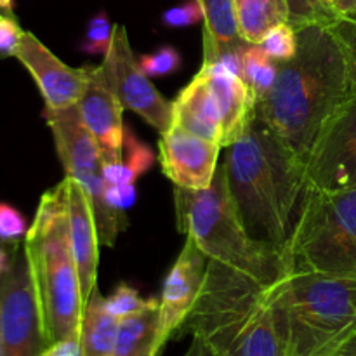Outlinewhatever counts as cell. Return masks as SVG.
Segmentation results:
<instances>
[{
    "instance_id": "cell-29",
    "label": "cell",
    "mask_w": 356,
    "mask_h": 356,
    "mask_svg": "<svg viewBox=\"0 0 356 356\" xmlns=\"http://www.w3.org/2000/svg\"><path fill=\"white\" fill-rule=\"evenodd\" d=\"M124 162L131 170L136 181L153 165V153L145 143L139 141L129 129H125L124 138Z\"/></svg>"
},
{
    "instance_id": "cell-9",
    "label": "cell",
    "mask_w": 356,
    "mask_h": 356,
    "mask_svg": "<svg viewBox=\"0 0 356 356\" xmlns=\"http://www.w3.org/2000/svg\"><path fill=\"white\" fill-rule=\"evenodd\" d=\"M101 66L124 110L134 111L159 134L172 125V101L165 99L141 70L124 24H115L110 49Z\"/></svg>"
},
{
    "instance_id": "cell-19",
    "label": "cell",
    "mask_w": 356,
    "mask_h": 356,
    "mask_svg": "<svg viewBox=\"0 0 356 356\" xmlns=\"http://www.w3.org/2000/svg\"><path fill=\"white\" fill-rule=\"evenodd\" d=\"M120 320L106 308V298L94 289L80 325V356H113Z\"/></svg>"
},
{
    "instance_id": "cell-38",
    "label": "cell",
    "mask_w": 356,
    "mask_h": 356,
    "mask_svg": "<svg viewBox=\"0 0 356 356\" xmlns=\"http://www.w3.org/2000/svg\"><path fill=\"white\" fill-rule=\"evenodd\" d=\"M341 17H350L356 14V0H330Z\"/></svg>"
},
{
    "instance_id": "cell-10",
    "label": "cell",
    "mask_w": 356,
    "mask_h": 356,
    "mask_svg": "<svg viewBox=\"0 0 356 356\" xmlns=\"http://www.w3.org/2000/svg\"><path fill=\"white\" fill-rule=\"evenodd\" d=\"M306 186L336 191L356 186V90L320 131L305 162Z\"/></svg>"
},
{
    "instance_id": "cell-34",
    "label": "cell",
    "mask_w": 356,
    "mask_h": 356,
    "mask_svg": "<svg viewBox=\"0 0 356 356\" xmlns=\"http://www.w3.org/2000/svg\"><path fill=\"white\" fill-rule=\"evenodd\" d=\"M108 204L117 211L125 212L136 200V188L134 184H120V186H110L106 184V191H104Z\"/></svg>"
},
{
    "instance_id": "cell-23",
    "label": "cell",
    "mask_w": 356,
    "mask_h": 356,
    "mask_svg": "<svg viewBox=\"0 0 356 356\" xmlns=\"http://www.w3.org/2000/svg\"><path fill=\"white\" fill-rule=\"evenodd\" d=\"M278 63L271 59L257 44H245L242 51V79L249 86L254 99L261 101L275 82Z\"/></svg>"
},
{
    "instance_id": "cell-1",
    "label": "cell",
    "mask_w": 356,
    "mask_h": 356,
    "mask_svg": "<svg viewBox=\"0 0 356 356\" xmlns=\"http://www.w3.org/2000/svg\"><path fill=\"white\" fill-rule=\"evenodd\" d=\"M355 92L346 49L336 30L309 26L298 31V52L278 63L270 92L256 113L306 162L320 131Z\"/></svg>"
},
{
    "instance_id": "cell-33",
    "label": "cell",
    "mask_w": 356,
    "mask_h": 356,
    "mask_svg": "<svg viewBox=\"0 0 356 356\" xmlns=\"http://www.w3.org/2000/svg\"><path fill=\"white\" fill-rule=\"evenodd\" d=\"M336 33L339 35L344 49H346L348 61H350L351 79H353V87L356 90V14L350 17H343L339 23L334 26Z\"/></svg>"
},
{
    "instance_id": "cell-28",
    "label": "cell",
    "mask_w": 356,
    "mask_h": 356,
    "mask_svg": "<svg viewBox=\"0 0 356 356\" xmlns=\"http://www.w3.org/2000/svg\"><path fill=\"white\" fill-rule=\"evenodd\" d=\"M113 30L115 24H111L106 13H99L90 17L82 42V51L92 56H104L110 49Z\"/></svg>"
},
{
    "instance_id": "cell-16",
    "label": "cell",
    "mask_w": 356,
    "mask_h": 356,
    "mask_svg": "<svg viewBox=\"0 0 356 356\" xmlns=\"http://www.w3.org/2000/svg\"><path fill=\"white\" fill-rule=\"evenodd\" d=\"M66 211H68L70 240L73 256L79 268L80 289L87 305L90 294L97 287V264H99V233L94 221L89 197L79 181L66 176Z\"/></svg>"
},
{
    "instance_id": "cell-13",
    "label": "cell",
    "mask_w": 356,
    "mask_h": 356,
    "mask_svg": "<svg viewBox=\"0 0 356 356\" xmlns=\"http://www.w3.org/2000/svg\"><path fill=\"white\" fill-rule=\"evenodd\" d=\"M14 58L30 72L44 97L45 108L61 110L73 106L86 92L89 66L72 68L65 65L30 31L23 33Z\"/></svg>"
},
{
    "instance_id": "cell-5",
    "label": "cell",
    "mask_w": 356,
    "mask_h": 356,
    "mask_svg": "<svg viewBox=\"0 0 356 356\" xmlns=\"http://www.w3.org/2000/svg\"><path fill=\"white\" fill-rule=\"evenodd\" d=\"M356 282L289 270L271 284L284 356H332L356 336Z\"/></svg>"
},
{
    "instance_id": "cell-17",
    "label": "cell",
    "mask_w": 356,
    "mask_h": 356,
    "mask_svg": "<svg viewBox=\"0 0 356 356\" xmlns=\"http://www.w3.org/2000/svg\"><path fill=\"white\" fill-rule=\"evenodd\" d=\"M200 70H204L209 76L221 117L222 148H226L243 134L247 124L256 113V99L240 75H235L219 65H202Z\"/></svg>"
},
{
    "instance_id": "cell-2",
    "label": "cell",
    "mask_w": 356,
    "mask_h": 356,
    "mask_svg": "<svg viewBox=\"0 0 356 356\" xmlns=\"http://www.w3.org/2000/svg\"><path fill=\"white\" fill-rule=\"evenodd\" d=\"M222 167L249 235L284 250L306 190L302 160L254 113Z\"/></svg>"
},
{
    "instance_id": "cell-42",
    "label": "cell",
    "mask_w": 356,
    "mask_h": 356,
    "mask_svg": "<svg viewBox=\"0 0 356 356\" xmlns=\"http://www.w3.org/2000/svg\"><path fill=\"white\" fill-rule=\"evenodd\" d=\"M0 356H2V344H0Z\"/></svg>"
},
{
    "instance_id": "cell-27",
    "label": "cell",
    "mask_w": 356,
    "mask_h": 356,
    "mask_svg": "<svg viewBox=\"0 0 356 356\" xmlns=\"http://www.w3.org/2000/svg\"><path fill=\"white\" fill-rule=\"evenodd\" d=\"M183 65L179 51L172 45H162L149 54L139 58V66L149 79H160L176 73Z\"/></svg>"
},
{
    "instance_id": "cell-35",
    "label": "cell",
    "mask_w": 356,
    "mask_h": 356,
    "mask_svg": "<svg viewBox=\"0 0 356 356\" xmlns=\"http://www.w3.org/2000/svg\"><path fill=\"white\" fill-rule=\"evenodd\" d=\"M38 356H80V339L68 337V339L56 341L49 344Z\"/></svg>"
},
{
    "instance_id": "cell-36",
    "label": "cell",
    "mask_w": 356,
    "mask_h": 356,
    "mask_svg": "<svg viewBox=\"0 0 356 356\" xmlns=\"http://www.w3.org/2000/svg\"><path fill=\"white\" fill-rule=\"evenodd\" d=\"M21 243H7L3 240H0V280L3 278V275L10 270L14 261V254H16L17 247Z\"/></svg>"
},
{
    "instance_id": "cell-30",
    "label": "cell",
    "mask_w": 356,
    "mask_h": 356,
    "mask_svg": "<svg viewBox=\"0 0 356 356\" xmlns=\"http://www.w3.org/2000/svg\"><path fill=\"white\" fill-rule=\"evenodd\" d=\"M24 216L13 205L0 202V240L7 243H19L28 233Z\"/></svg>"
},
{
    "instance_id": "cell-44",
    "label": "cell",
    "mask_w": 356,
    "mask_h": 356,
    "mask_svg": "<svg viewBox=\"0 0 356 356\" xmlns=\"http://www.w3.org/2000/svg\"><path fill=\"white\" fill-rule=\"evenodd\" d=\"M198 2H200V0H198Z\"/></svg>"
},
{
    "instance_id": "cell-37",
    "label": "cell",
    "mask_w": 356,
    "mask_h": 356,
    "mask_svg": "<svg viewBox=\"0 0 356 356\" xmlns=\"http://www.w3.org/2000/svg\"><path fill=\"white\" fill-rule=\"evenodd\" d=\"M183 356H214L211 350L207 348V344L197 336H191V343L188 346V350L184 351Z\"/></svg>"
},
{
    "instance_id": "cell-11",
    "label": "cell",
    "mask_w": 356,
    "mask_h": 356,
    "mask_svg": "<svg viewBox=\"0 0 356 356\" xmlns=\"http://www.w3.org/2000/svg\"><path fill=\"white\" fill-rule=\"evenodd\" d=\"M209 259L193 238L186 236L176 263L163 282L162 298L159 299V332H156V356L163 351L170 337L176 336L184 320L197 302L204 284Z\"/></svg>"
},
{
    "instance_id": "cell-20",
    "label": "cell",
    "mask_w": 356,
    "mask_h": 356,
    "mask_svg": "<svg viewBox=\"0 0 356 356\" xmlns=\"http://www.w3.org/2000/svg\"><path fill=\"white\" fill-rule=\"evenodd\" d=\"M204 9V63L211 65L222 52L247 44L236 24L233 0H200Z\"/></svg>"
},
{
    "instance_id": "cell-3",
    "label": "cell",
    "mask_w": 356,
    "mask_h": 356,
    "mask_svg": "<svg viewBox=\"0 0 356 356\" xmlns=\"http://www.w3.org/2000/svg\"><path fill=\"white\" fill-rule=\"evenodd\" d=\"M177 334L200 337L214 356H284L271 284L214 261Z\"/></svg>"
},
{
    "instance_id": "cell-25",
    "label": "cell",
    "mask_w": 356,
    "mask_h": 356,
    "mask_svg": "<svg viewBox=\"0 0 356 356\" xmlns=\"http://www.w3.org/2000/svg\"><path fill=\"white\" fill-rule=\"evenodd\" d=\"M257 45L277 63L287 61L298 52V31L289 23H280L271 28Z\"/></svg>"
},
{
    "instance_id": "cell-14",
    "label": "cell",
    "mask_w": 356,
    "mask_h": 356,
    "mask_svg": "<svg viewBox=\"0 0 356 356\" xmlns=\"http://www.w3.org/2000/svg\"><path fill=\"white\" fill-rule=\"evenodd\" d=\"M44 117L52 131L56 152L66 176L86 184L103 176L101 148L96 138L83 124L76 104L61 110L45 108Z\"/></svg>"
},
{
    "instance_id": "cell-31",
    "label": "cell",
    "mask_w": 356,
    "mask_h": 356,
    "mask_svg": "<svg viewBox=\"0 0 356 356\" xmlns=\"http://www.w3.org/2000/svg\"><path fill=\"white\" fill-rule=\"evenodd\" d=\"M162 21L169 28L191 26V24H197L200 21H204V9H202L198 0H190V2L183 3V6H177L165 10L162 16Z\"/></svg>"
},
{
    "instance_id": "cell-39",
    "label": "cell",
    "mask_w": 356,
    "mask_h": 356,
    "mask_svg": "<svg viewBox=\"0 0 356 356\" xmlns=\"http://www.w3.org/2000/svg\"><path fill=\"white\" fill-rule=\"evenodd\" d=\"M332 356H356V336L339 348Z\"/></svg>"
},
{
    "instance_id": "cell-12",
    "label": "cell",
    "mask_w": 356,
    "mask_h": 356,
    "mask_svg": "<svg viewBox=\"0 0 356 356\" xmlns=\"http://www.w3.org/2000/svg\"><path fill=\"white\" fill-rule=\"evenodd\" d=\"M159 149L163 174L174 186L202 191L214 181L222 146L172 124L160 134Z\"/></svg>"
},
{
    "instance_id": "cell-41",
    "label": "cell",
    "mask_w": 356,
    "mask_h": 356,
    "mask_svg": "<svg viewBox=\"0 0 356 356\" xmlns=\"http://www.w3.org/2000/svg\"><path fill=\"white\" fill-rule=\"evenodd\" d=\"M0 14H9V13H6V10H3L2 7H0Z\"/></svg>"
},
{
    "instance_id": "cell-4",
    "label": "cell",
    "mask_w": 356,
    "mask_h": 356,
    "mask_svg": "<svg viewBox=\"0 0 356 356\" xmlns=\"http://www.w3.org/2000/svg\"><path fill=\"white\" fill-rule=\"evenodd\" d=\"M23 249L47 346L79 337L86 302L70 240L65 181L42 195Z\"/></svg>"
},
{
    "instance_id": "cell-7",
    "label": "cell",
    "mask_w": 356,
    "mask_h": 356,
    "mask_svg": "<svg viewBox=\"0 0 356 356\" xmlns=\"http://www.w3.org/2000/svg\"><path fill=\"white\" fill-rule=\"evenodd\" d=\"M284 256L291 270L356 282V186H306Z\"/></svg>"
},
{
    "instance_id": "cell-32",
    "label": "cell",
    "mask_w": 356,
    "mask_h": 356,
    "mask_svg": "<svg viewBox=\"0 0 356 356\" xmlns=\"http://www.w3.org/2000/svg\"><path fill=\"white\" fill-rule=\"evenodd\" d=\"M24 30L14 14H0V59L13 58L19 45Z\"/></svg>"
},
{
    "instance_id": "cell-6",
    "label": "cell",
    "mask_w": 356,
    "mask_h": 356,
    "mask_svg": "<svg viewBox=\"0 0 356 356\" xmlns=\"http://www.w3.org/2000/svg\"><path fill=\"white\" fill-rule=\"evenodd\" d=\"M174 200L177 228L195 240L209 261L242 271L263 284H273L291 270L284 250L249 235L229 193L222 163L207 190L174 186Z\"/></svg>"
},
{
    "instance_id": "cell-26",
    "label": "cell",
    "mask_w": 356,
    "mask_h": 356,
    "mask_svg": "<svg viewBox=\"0 0 356 356\" xmlns=\"http://www.w3.org/2000/svg\"><path fill=\"white\" fill-rule=\"evenodd\" d=\"M159 305V299L149 298L145 299L139 296V292L134 287L127 284H120L111 296L106 298V308L110 309L111 315L117 316L118 320L125 318V316L136 315L139 312L152 308V306Z\"/></svg>"
},
{
    "instance_id": "cell-43",
    "label": "cell",
    "mask_w": 356,
    "mask_h": 356,
    "mask_svg": "<svg viewBox=\"0 0 356 356\" xmlns=\"http://www.w3.org/2000/svg\"><path fill=\"white\" fill-rule=\"evenodd\" d=\"M355 302H356V285H355Z\"/></svg>"
},
{
    "instance_id": "cell-8",
    "label": "cell",
    "mask_w": 356,
    "mask_h": 356,
    "mask_svg": "<svg viewBox=\"0 0 356 356\" xmlns=\"http://www.w3.org/2000/svg\"><path fill=\"white\" fill-rule=\"evenodd\" d=\"M0 344L2 356H38L47 348L23 245L0 280Z\"/></svg>"
},
{
    "instance_id": "cell-40",
    "label": "cell",
    "mask_w": 356,
    "mask_h": 356,
    "mask_svg": "<svg viewBox=\"0 0 356 356\" xmlns=\"http://www.w3.org/2000/svg\"><path fill=\"white\" fill-rule=\"evenodd\" d=\"M14 2H16V0H0V7H2V9L6 10V13L13 14V6H14Z\"/></svg>"
},
{
    "instance_id": "cell-18",
    "label": "cell",
    "mask_w": 356,
    "mask_h": 356,
    "mask_svg": "<svg viewBox=\"0 0 356 356\" xmlns=\"http://www.w3.org/2000/svg\"><path fill=\"white\" fill-rule=\"evenodd\" d=\"M172 124L222 146L221 117L204 70H200L172 101Z\"/></svg>"
},
{
    "instance_id": "cell-15",
    "label": "cell",
    "mask_w": 356,
    "mask_h": 356,
    "mask_svg": "<svg viewBox=\"0 0 356 356\" xmlns=\"http://www.w3.org/2000/svg\"><path fill=\"white\" fill-rule=\"evenodd\" d=\"M83 124L96 138L103 156H124V106L106 82L103 66H89L86 92L76 103Z\"/></svg>"
},
{
    "instance_id": "cell-24",
    "label": "cell",
    "mask_w": 356,
    "mask_h": 356,
    "mask_svg": "<svg viewBox=\"0 0 356 356\" xmlns=\"http://www.w3.org/2000/svg\"><path fill=\"white\" fill-rule=\"evenodd\" d=\"M289 10L287 23L296 31L309 26H336L343 17L336 13L330 0H284Z\"/></svg>"
},
{
    "instance_id": "cell-21",
    "label": "cell",
    "mask_w": 356,
    "mask_h": 356,
    "mask_svg": "<svg viewBox=\"0 0 356 356\" xmlns=\"http://www.w3.org/2000/svg\"><path fill=\"white\" fill-rule=\"evenodd\" d=\"M238 33L247 44H259L273 26L289 21L284 0H233Z\"/></svg>"
},
{
    "instance_id": "cell-22",
    "label": "cell",
    "mask_w": 356,
    "mask_h": 356,
    "mask_svg": "<svg viewBox=\"0 0 356 356\" xmlns=\"http://www.w3.org/2000/svg\"><path fill=\"white\" fill-rule=\"evenodd\" d=\"M159 332V305L125 316L118 323L113 356H156L155 343Z\"/></svg>"
}]
</instances>
